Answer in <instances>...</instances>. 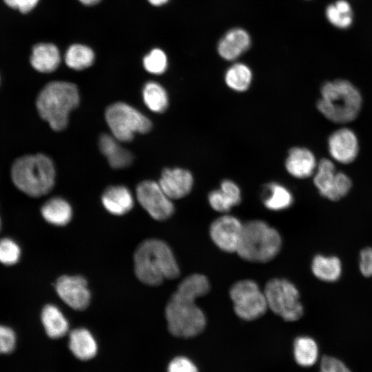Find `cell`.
Segmentation results:
<instances>
[{
    "mask_svg": "<svg viewBox=\"0 0 372 372\" xmlns=\"http://www.w3.org/2000/svg\"><path fill=\"white\" fill-rule=\"evenodd\" d=\"M21 251L19 245L10 238L0 240V262L6 265L17 263L20 258Z\"/></svg>",
    "mask_w": 372,
    "mask_h": 372,
    "instance_id": "d6a6232c",
    "label": "cell"
},
{
    "mask_svg": "<svg viewBox=\"0 0 372 372\" xmlns=\"http://www.w3.org/2000/svg\"><path fill=\"white\" fill-rule=\"evenodd\" d=\"M169 0H148V1L155 6H162L165 3H166Z\"/></svg>",
    "mask_w": 372,
    "mask_h": 372,
    "instance_id": "ab89813d",
    "label": "cell"
},
{
    "mask_svg": "<svg viewBox=\"0 0 372 372\" xmlns=\"http://www.w3.org/2000/svg\"><path fill=\"white\" fill-rule=\"evenodd\" d=\"M293 354L296 362L304 367L316 364L319 355L317 342L309 336L302 335L296 338L293 343Z\"/></svg>",
    "mask_w": 372,
    "mask_h": 372,
    "instance_id": "83f0119b",
    "label": "cell"
},
{
    "mask_svg": "<svg viewBox=\"0 0 372 372\" xmlns=\"http://www.w3.org/2000/svg\"><path fill=\"white\" fill-rule=\"evenodd\" d=\"M252 72L244 63H237L231 65L226 72L225 81L231 89L236 92H245L250 86Z\"/></svg>",
    "mask_w": 372,
    "mask_h": 372,
    "instance_id": "f1b7e54d",
    "label": "cell"
},
{
    "mask_svg": "<svg viewBox=\"0 0 372 372\" xmlns=\"http://www.w3.org/2000/svg\"><path fill=\"white\" fill-rule=\"evenodd\" d=\"M105 209L113 215L121 216L129 212L134 206L133 196L125 186L108 187L101 198Z\"/></svg>",
    "mask_w": 372,
    "mask_h": 372,
    "instance_id": "d6986e66",
    "label": "cell"
},
{
    "mask_svg": "<svg viewBox=\"0 0 372 372\" xmlns=\"http://www.w3.org/2000/svg\"><path fill=\"white\" fill-rule=\"evenodd\" d=\"M41 322L48 337L58 339L68 331V322L61 311L54 304L45 305L41 311Z\"/></svg>",
    "mask_w": 372,
    "mask_h": 372,
    "instance_id": "cb8c5ba5",
    "label": "cell"
},
{
    "mask_svg": "<svg viewBox=\"0 0 372 372\" xmlns=\"http://www.w3.org/2000/svg\"><path fill=\"white\" fill-rule=\"evenodd\" d=\"M210 289L207 278L200 273L188 276L178 285L165 311L169 331L174 336L189 338L200 334L206 326V317L196 300Z\"/></svg>",
    "mask_w": 372,
    "mask_h": 372,
    "instance_id": "6da1fadb",
    "label": "cell"
},
{
    "mask_svg": "<svg viewBox=\"0 0 372 372\" xmlns=\"http://www.w3.org/2000/svg\"><path fill=\"white\" fill-rule=\"evenodd\" d=\"M328 147L331 156L335 160L341 163H349L358 155V138L352 130L340 129L329 136Z\"/></svg>",
    "mask_w": 372,
    "mask_h": 372,
    "instance_id": "9a60e30c",
    "label": "cell"
},
{
    "mask_svg": "<svg viewBox=\"0 0 372 372\" xmlns=\"http://www.w3.org/2000/svg\"><path fill=\"white\" fill-rule=\"evenodd\" d=\"M313 182L320 195L332 201L344 197L351 188V179L344 173H335L333 163L326 158L318 163Z\"/></svg>",
    "mask_w": 372,
    "mask_h": 372,
    "instance_id": "30bf717a",
    "label": "cell"
},
{
    "mask_svg": "<svg viewBox=\"0 0 372 372\" xmlns=\"http://www.w3.org/2000/svg\"><path fill=\"white\" fill-rule=\"evenodd\" d=\"M268 309L284 320L293 322L304 314V307L300 300L298 288L291 281L284 278L269 280L264 289Z\"/></svg>",
    "mask_w": 372,
    "mask_h": 372,
    "instance_id": "52a82bcc",
    "label": "cell"
},
{
    "mask_svg": "<svg viewBox=\"0 0 372 372\" xmlns=\"http://www.w3.org/2000/svg\"><path fill=\"white\" fill-rule=\"evenodd\" d=\"M3 1L8 6L12 8H14V9L18 8L19 0H3Z\"/></svg>",
    "mask_w": 372,
    "mask_h": 372,
    "instance_id": "f35d334b",
    "label": "cell"
},
{
    "mask_svg": "<svg viewBox=\"0 0 372 372\" xmlns=\"http://www.w3.org/2000/svg\"><path fill=\"white\" fill-rule=\"evenodd\" d=\"M17 338L14 331L10 327L0 325V354H9L16 347Z\"/></svg>",
    "mask_w": 372,
    "mask_h": 372,
    "instance_id": "836d02e7",
    "label": "cell"
},
{
    "mask_svg": "<svg viewBox=\"0 0 372 372\" xmlns=\"http://www.w3.org/2000/svg\"><path fill=\"white\" fill-rule=\"evenodd\" d=\"M105 116L114 136L122 142L131 141L134 134H146L152 127L148 118L133 107L122 102L108 106Z\"/></svg>",
    "mask_w": 372,
    "mask_h": 372,
    "instance_id": "ba28073f",
    "label": "cell"
},
{
    "mask_svg": "<svg viewBox=\"0 0 372 372\" xmlns=\"http://www.w3.org/2000/svg\"><path fill=\"white\" fill-rule=\"evenodd\" d=\"M321 96L317 107L325 117L333 122L351 121L360 110V93L348 81L337 79L324 83L321 87Z\"/></svg>",
    "mask_w": 372,
    "mask_h": 372,
    "instance_id": "277c9868",
    "label": "cell"
},
{
    "mask_svg": "<svg viewBox=\"0 0 372 372\" xmlns=\"http://www.w3.org/2000/svg\"><path fill=\"white\" fill-rule=\"evenodd\" d=\"M60 61L59 50L55 45L41 43L33 47L30 63L36 70L44 73L54 72L58 68Z\"/></svg>",
    "mask_w": 372,
    "mask_h": 372,
    "instance_id": "ffe728a7",
    "label": "cell"
},
{
    "mask_svg": "<svg viewBox=\"0 0 372 372\" xmlns=\"http://www.w3.org/2000/svg\"><path fill=\"white\" fill-rule=\"evenodd\" d=\"M240 200V188L230 180L222 181L220 189L214 190L208 195V201L211 208L221 213L229 211L238 205Z\"/></svg>",
    "mask_w": 372,
    "mask_h": 372,
    "instance_id": "ac0fdd59",
    "label": "cell"
},
{
    "mask_svg": "<svg viewBox=\"0 0 372 372\" xmlns=\"http://www.w3.org/2000/svg\"><path fill=\"white\" fill-rule=\"evenodd\" d=\"M55 289L60 298L74 310H84L90 304L91 295L83 276H62L56 280Z\"/></svg>",
    "mask_w": 372,
    "mask_h": 372,
    "instance_id": "4fadbf2b",
    "label": "cell"
},
{
    "mask_svg": "<svg viewBox=\"0 0 372 372\" xmlns=\"http://www.w3.org/2000/svg\"><path fill=\"white\" fill-rule=\"evenodd\" d=\"M167 372H198V370L191 360L184 356H178L169 362Z\"/></svg>",
    "mask_w": 372,
    "mask_h": 372,
    "instance_id": "d590c367",
    "label": "cell"
},
{
    "mask_svg": "<svg viewBox=\"0 0 372 372\" xmlns=\"http://www.w3.org/2000/svg\"><path fill=\"white\" fill-rule=\"evenodd\" d=\"M243 225L235 216L224 215L214 220L209 227V236L213 242L225 252H236Z\"/></svg>",
    "mask_w": 372,
    "mask_h": 372,
    "instance_id": "7c38bea8",
    "label": "cell"
},
{
    "mask_svg": "<svg viewBox=\"0 0 372 372\" xmlns=\"http://www.w3.org/2000/svg\"><path fill=\"white\" fill-rule=\"evenodd\" d=\"M136 197L143 208L156 220H165L174 212V206L158 183L145 180L136 187Z\"/></svg>",
    "mask_w": 372,
    "mask_h": 372,
    "instance_id": "8fae6325",
    "label": "cell"
},
{
    "mask_svg": "<svg viewBox=\"0 0 372 372\" xmlns=\"http://www.w3.org/2000/svg\"><path fill=\"white\" fill-rule=\"evenodd\" d=\"M41 214L49 223L56 226H64L72 218V210L70 205L63 198H52L41 207Z\"/></svg>",
    "mask_w": 372,
    "mask_h": 372,
    "instance_id": "d4e9b609",
    "label": "cell"
},
{
    "mask_svg": "<svg viewBox=\"0 0 372 372\" xmlns=\"http://www.w3.org/2000/svg\"><path fill=\"white\" fill-rule=\"evenodd\" d=\"M194 178L191 172L182 168H166L163 170L158 184L172 200L186 196L191 192Z\"/></svg>",
    "mask_w": 372,
    "mask_h": 372,
    "instance_id": "5bb4252c",
    "label": "cell"
},
{
    "mask_svg": "<svg viewBox=\"0 0 372 372\" xmlns=\"http://www.w3.org/2000/svg\"><path fill=\"white\" fill-rule=\"evenodd\" d=\"M94 61V53L88 46L73 44L65 55L66 65L74 70H81L91 66Z\"/></svg>",
    "mask_w": 372,
    "mask_h": 372,
    "instance_id": "f546056e",
    "label": "cell"
},
{
    "mask_svg": "<svg viewBox=\"0 0 372 372\" xmlns=\"http://www.w3.org/2000/svg\"><path fill=\"white\" fill-rule=\"evenodd\" d=\"M81 3L86 6H92L99 3L101 0H79Z\"/></svg>",
    "mask_w": 372,
    "mask_h": 372,
    "instance_id": "60d3db41",
    "label": "cell"
},
{
    "mask_svg": "<svg viewBox=\"0 0 372 372\" xmlns=\"http://www.w3.org/2000/svg\"><path fill=\"white\" fill-rule=\"evenodd\" d=\"M359 269L362 276L372 277V247L362 249L359 255Z\"/></svg>",
    "mask_w": 372,
    "mask_h": 372,
    "instance_id": "8d00e7d4",
    "label": "cell"
},
{
    "mask_svg": "<svg viewBox=\"0 0 372 372\" xmlns=\"http://www.w3.org/2000/svg\"><path fill=\"white\" fill-rule=\"evenodd\" d=\"M251 38L242 28H233L227 32L218 44L219 55L227 61H234L250 47Z\"/></svg>",
    "mask_w": 372,
    "mask_h": 372,
    "instance_id": "2e32d148",
    "label": "cell"
},
{
    "mask_svg": "<svg viewBox=\"0 0 372 372\" xmlns=\"http://www.w3.org/2000/svg\"><path fill=\"white\" fill-rule=\"evenodd\" d=\"M325 17L335 28L343 30L349 28L353 21L351 5L347 0H337L327 6Z\"/></svg>",
    "mask_w": 372,
    "mask_h": 372,
    "instance_id": "4316f807",
    "label": "cell"
},
{
    "mask_svg": "<svg viewBox=\"0 0 372 372\" xmlns=\"http://www.w3.org/2000/svg\"><path fill=\"white\" fill-rule=\"evenodd\" d=\"M0 227H1V223H0Z\"/></svg>",
    "mask_w": 372,
    "mask_h": 372,
    "instance_id": "b9f144b4",
    "label": "cell"
},
{
    "mask_svg": "<svg viewBox=\"0 0 372 372\" xmlns=\"http://www.w3.org/2000/svg\"><path fill=\"white\" fill-rule=\"evenodd\" d=\"M116 138L109 134H103L99 141L100 150L107 158L110 166L115 169H121L130 166L133 161L132 154L121 147Z\"/></svg>",
    "mask_w": 372,
    "mask_h": 372,
    "instance_id": "44dd1931",
    "label": "cell"
},
{
    "mask_svg": "<svg viewBox=\"0 0 372 372\" xmlns=\"http://www.w3.org/2000/svg\"><path fill=\"white\" fill-rule=\"evenodd\" d=\"M229 296L236 314L244 320H256L268 309L264 291L251 280L235 282L230 288Z\"/></svg>",
    "mask_w": 372,
    "mask_h": 372,
    "instance_id": "9c48e42d",
    "label": "cell"
},
{
    "mask_svg": "<svg viewBox=\"0 0 372 372\" xmlns=\"http://www.w3.org/2000/svg\"><path fill=\"white\" fill-rule=\"evenodd\" d=\"M143 100L148 108L155 112L162 113L168 107V96L165 90L155 82L147 83L143 90Z\"/></svg>",
    "mask_w": 372,
    "mask_h": 372,
    "instance_id": "4dcf8cb0",
    "label": "cell"
},
{
    "mask_svg": "<svg viewBox=\"0 0 372 372\" xmlns=\"http://www.w3.org/2000/svg\"><path fill=\"white\" fill-rule=\"evenodd\" d=\"M145 69L154 74H163L167 68V58L165 53L159 48L152 50L143 58Z\"/></svg>",
    "mask_w": 372,
    "mask_h": 372,
    "instance_id": "1f68e13d",
    "label": "cell"
},
{
    "mask_svg": "<svg viewBox=\"0 0 372 372\" xmlns=\"http://www.w3.org/2000/svg\"><path fill=\"white\" fill-rule=\"evenodd\" d=\"M262 201L267 209L280 211L289 208L293 203V198L285 186L277 183H271L265 187Z\"/></svg>",
    "mask_w": 372,
    "mask_h": 372,
    "instance_id": "484cf974",
    "label": "cell"
},
{
    "mask_svg": "<svg viewBox=\"0 0 372 372\" xmlns=\"http://www.w3.org/2000/svg\"><path fill=\"white\" fill-rule=\"evenodd\" d=\"M311 267L315 277L327 282L338 281L342 273V262L335 256L317 254L311 261Z\"/></svg>",
    "mask_w": 372,
    "mask_h": 372,
    "instance_id": "603a6c76",
    "label": "cell"
},
{
    "mask_svg": "<svg viewBox=\"0 0 372 372\" xmlns=\"http://www.w3.org/2000/svg\"><path fill=\"white\" fill-rule=\"evenodd\" d=\"M316 166V158L309 149L295 147L289 151L285 167L293 177L298 178L309 177L313 174Z\"/></svg>",
    "mask_w": 372,
    "mask_h": 372,
    "instance_id": "e0dca14e",
    "label": "cell"
},
{
    "mask_svg": "<svg viewBox=\"0 0 372 372\" xmlns=\"http://www.w3.org/2000/svg\"><path fill=\"white\" fill-rule=\"evenodd\" d=\"M319 372H351L340 360L329 355L323 356L320 363Z\"/></svg>",
    "mask_w": 372,
    "mask_h": 372,
    "instance_id": "e575fe53",
    "label": "cell"
},
{
    "mask_svg": "<svg viewBox=\"0 0 372 372\" xmlns=\"http://www.w3.org/2000/svg\"><path fill=\"white\" fill-rule=\"evenodd\" d=\"M79 104V94L75 84L52 81L40 92L37 107L41 117L55 131L65 130L70 112Z\"/></svg>",
    "mask_w": 372,
    "mask_h": 372,
    "instance_id": "3957f363",
    "label": "cell"
},
{
    "mask_svg": "<svg viewBox=\"0 0 372 372\" xmlns=\"http://www.w3.org/2000/svg\"><path fill=\"white\" fill-rule=\"evenodd\" d=\"M12 178L21 191L30 196L39 197L52 189L55 169L52 160L43 154L25 156L14 162Z\"/></svg>",
    "mask_w": 372,
    "mask_h": 372,
    "instance_id": "5b68a950",
    "label": "cell"
},
{
    "mask_svg": "<svg viewBox=\"0 0 372 372\" xmlns=\"http://www.w3.org/2000/svg\"><path fill=\"white\" fill-rule=\"evenodd\" d=\"M69 349L76 358L87 360L96 355L98 346L93 335L87 329L78 328L70 333Z\"/></svg>",
    "mask_w": 372,
    "mask_h": 372,
    "instance_id": "7402d4cb",
    "label": "cell"
},
{
    "mask_svg": "<svg viewBox=\"0 0 372 372\" xmlns=\"http://www.w3.org/2000/svg\"><path fill=\"white\" fill-rule=\"evenodd\" d=\"M281 247L279 232L266 222L254 220L244 224L236 253L247 261L267 262L278 254Z\"/></svg>",
    "mask_w": 372,
    "mask_h": 372,
    "instance_id": "8992f818",
    "label": "cell"
},
{
    "mask_svg": "<svg viewBox=\"0 0 372 372\" xmlns=\"http://www.w3.org/2000/svg\"><path fill=\"white\" fill-rule=\"evenodd\" d=\"M134 272L143 283L156 286L166 279H174L180 269L169 246L164 241L150 238L143 241L134 254Z\"/></svg>",
    "mask_w": 372,
    "mask_h": 372,
    "instance_id": "7a4b0ae2",
    "label": "cell"
},
{
    "mask_svg": "<svg viewBox=\"0 0 372 372\" xmlns=\"http://www.w3.org/2000/svg\"><path fill=\"white\" fill-rule=\"evenodd\" d=\"M39 0H19L18 10L23 13L30 12L39 3Z\"/></svg>",
    "mask_w": 372,
    "mask_h": 372,
    "instance_id": "74e56055",
    "label": "cell"
}]
</instances>
